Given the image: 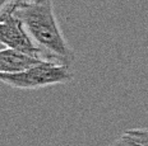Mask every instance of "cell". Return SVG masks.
<instances>
[{
    "instance_id": "5",
    "label": "cell",
    "mask_w": 148,
    "mask_h": 146,
    "mask_svg": "<svg viewBox=\"0 0 148 146\" xmlns=\"http://www.w3.org/2000/svg\"><path fill=\"white\" fill-rule=\"evenodd\" d=\"M126 133L143 146H148V130H128Z\"/></svg>"
},
{
    "instance_id": "4",
    "label": "cell",
    "mask_w": 148,
    "mask_h": 146,
    "mask_svg": "<svg viewBox=\"0 0 148 146\" xmlns=\"http://www.w3.org/2000/svg\"><path fill=\"white\" fill-rule=\"evenodd\" d=\"M40 62H44V60L36 59L10 47H1L0 51V72L14 74L26 71Z\"/></svg>"
},
{
    "instance_id": "1",
    "label": "cell",
    "mask_w": 148,
    "mask_h": 146,
    "mask_svg": "<svg viewBox=\"0 0 148 146\" xmlns=\"http://www.w3.org/2000/svg\"><path fill=\"white\" fill-rule=\"evenodd\" d=\"M51 62L72 66L75 55L61 33L52 0H37L14 11Z\"/></svg>"
},
{
    "instance_id": "3",
    "label": "cell",
    "mask_w": 148,
    "mask_h": 146,
    "mask_svg": "<svg viewBox=\"0 0 148 146\" xmlns=\"http://www.w3.org/2000/svg\"><path fill=\"white\" fill-rule=\"evenodd\" d=\"M0 42L1 47H10L36 59L50 61L47 53L37 45L23 22L14 13L0 16Z\"/></svg>"
},
{
    "instance_id": "7",
    "label": "cell",
    "mask_w": 148,
    "mask_h": 146,
    "mask_svg": "<svg viewBox=\"0 0 148 146\" xmlns=\"http://www.w3.org/2000/svg\"><path fill=\"white\" fill-rule=\"evenodd\" d=\"M9 1H10V0H1V4H0V5H1V7H4V5H7Z\"/></svg>"
},
{
    "instance_id": "2",
    "label": "cell",
    "mask_w": 148,
    "mask_h": 146,
    "mask_svg": "<svg viewBox=\"0 0 148 146\" xmlns=\"http://www.w3.org/2000/svg\"><path fill=\"white\" fill-rule=\"evenodd\" d=\"M0 79L4 84L12 88L33 90L72 81L74 79V74L70 70V66L44 61L26 71L14 72V74L0 72Z\"/></svg>"
},
{
    "instance_id": "6",
    "label": "cell",
    "mask_w": 148,
    "mask_h": 146,
    "mask_svg": "<svg viewBox=\"0 0 148 146\" xmlns=\"http://www.w3.org/2000/svg\"><path fill=\"white\" fill-rule=\"evenodd\" d=\"M112 146H143L140 142H138L137 140H134L132 136H129L128 133H124L119 140H116V142Z\"/></svg>"
}]
</instances>
